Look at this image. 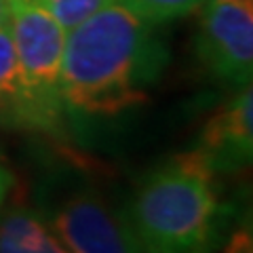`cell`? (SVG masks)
<instances>
[{
	"instance_id": "1",
	"label": "cell",
	"mask_w": 253,
	"mask_h": 253,
	"mask_svg": "<svg viewBox=\"0 0 253 253\" xmlns=\"http://www.w3.org/2000/svg\"><path fill=\"white\" fill-rule=\"evenodd\" d=\"M163 61L154 23L114 0L66 34L63 104L89 116H116L144 104Z\"/></svg>"
},
{
	"instance_id": "2",
	"label": "cell",
	"mask_w": 253,
	"mask_h": 253,
	"mask_svg": "<svg viewBox=\"0 0 253 253\" xmlns=\"http://www.w3.org/2000/svg\"><path fill=\"white\" fill-rule=\"evenodd\" d=\"M215 171L199 150L148 173L126 211L148 253H211L219 228Z\"/></svg>"
},
{
	"instance_id": "3",
	"label": "cell",
	"mask_w": 253,
	"mask_h": 253,
	"mask_svg": "<svg viewBox=\"0 0 253 253\" xmlns=\"http://www.w3.org/2000/svg\"><path fill=\"white\" fill-rule=\"evenodd\" d=\"M9 26L23 86L26 125L55 126L66 106L61 63L68 32L38 0H11Z\"/></svg>"
},
{
	"instance_id": "4",
	"label": "cell",
	"mask_w": 253,
	"mask_h": 253,
	"mask_svg": "<svg viewBox=\"0 0 253 253\" xmlns=\"http://www.w3.org/2000/svg\"><path fill=\"white\" fill-rule=\"evenodd\" d=\"M196 57L211 76L236 86L251 84L253 0H205Z\"/></svg>"
},
{
	"instance_id": "5",
	"label": "cell",
	"mask_w": 253,
	"mask_h": 253,
	"mask_svg": "<svg viewBox=\"0 0 253 253\" xmlns=\"http://www.w3.org/2000/svg\"><path fill=\"white\" fill-rule=\"evenodd\" d=\"M49 226L70 253H146L126 213H116L93 190L63 199Z\"/></svg>"
},
{
	"instance_id": "6",
	"label": "cell",
	"mask_w": 253,
	"mask_h": 253,
	"mask_svg": "<svg viewBox=\"0 0 253 253\" xmlns=\"http://www.w3.org/2000/svg\"><path fill=\"white\" fill-rule=\"evenodd\" d=\"M213 171H236L249 165L253 152V93L251 84L213 114L196 148Z\"/></svg>"
},
{
	"instance_id": "7",
	"label": "cell",
	"mask_w": 253,
	"mask_h": 253,
	"mask_svg": "<svg viewBox=\"0 0 253 253\" xmlns=\"http://www.w3.org/2000/svg\"><path fill=\"white\" fill-rule=\"evenodd\" d=\"M0 253H70L51 226L28 207L0 211Z\"/></svg>"
},
{
	"instance_id": "8",
	"label": "cell",
	"mask_w": 253,
	"mask_h": 253,
	"mask_svg": "<svg viewBox=\"0 0 253 253\" xmlns=\"http://www.w3.org/2000/svg\"><path fill=\"white\" fill-rule=\"evenodd\" d=\"M0 116L26 123V101L9 21L0 26Z\"/></svg>"
},
{
	"instance_id": "9",
	"label": "cell",
	"mask_w": 253,
	"mask_h": 253,
	"mask_svg": "<svg viewBox=\"0 0 253 253\" xmlns=\"http://www.w3.org/2000/svg\"><path fill=\"white\" fill-rule=\"evenodd\" d=\"M131 11H135L139 17L154 23H169L181 17L192 15L196 9H201L205 0H121Z\"/></svg>"
},
{
	"instance_id": "10",
	"label": "cell",
	"mask_w": 253,
	"mask_h": 253,
	"mask_svg": "<svg viewBox=\"0 0 253 253\" xmlns=\"http://www.w3.org/2000/svg\"><path fill=\"white\" fill-rule=\"evenodd\" d=\"M59 26L70 32L114 0H38Z\"/></svg>"
},
{
	"instance_id": "11",
	"label": "cell",
	"mask_w": 253,
	"mask_h": 253,
	"mask_svg": "<svg viewBox=\"0 0 253 253\" xmlns=\"http://www.w3.org/2000/svg\"><path fill=\"white\" fill-rule=\"evenodd\" d=\"M224 253H253V241L249 230H236L228 241Z\"/></svg>"
},
{
	"instance_id": "12",
	"label": "cell",
	"mask_w": 253,
	"mask_h": 253,
	"mask_svg": "<svg viewBox=\"0 0 253 253\" xmlns=\"http://www.w3.org/2000/svg\"><path fill=\"white\" fill-rule=\"evenodd\" d=\"M11 186H13V177H11V173L6 171V169L2 167V165H0V207L4 205L6 196H9Z\"/></svg>"
},
{
	"instance_id": "13",
	"label": "cell",
	"mask_w": 253,
	"mask_h": 253,
	"mask_svg": "<svg viewBox=\"0 0 253 253\" xmlns=\"http://www.w3.org/2000/svg\"><path fill=\"white\" fill-rule=\"evenodd\" d=\"M9 13H11V0H0V26H4L9 21Z\"/></svg>"
},
{
	"instance_id": "14",
	"label": "cell",
	"mask_w": 253,
	"mask_h": 253,
	"mask_svg": "<svg viewBox=\"0 0 253 253\" xmlns=\"http://www.w3.org/2000/svg\"><path fill=\"white\" fill-rule=\"evenodd\" d=\"M146 253H148V251H146Z\"/></svg>"
}]
</instances>
